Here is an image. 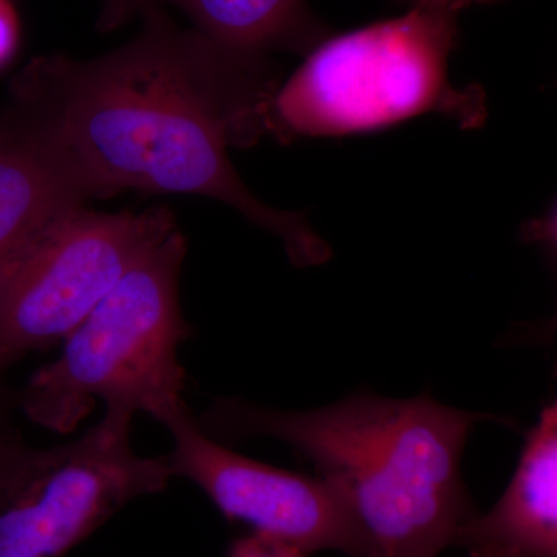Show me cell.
Instances as JSON below:
<instances>
[{
    "instance_id": "obj_8",
    "label": "cell",
    "mask_w": 557,
    "mask_h": 557,
    "mask_svg": "<svg viewBox=\"0 0 557 557\" xmlns=\"http://www.w3.org/2000/svg\"><path fill=\"white\" fill-rule=\"evenodd\" d=\"M471 557H557V406L525 435L519 467L496 505L458 533Z\"/></svg>"
},
{
    "instance_id": "obj_2",
    "label": "cell",
    "mask_w": 557,
    "mask_h": 557,
    "mask_svg": "<svg viewBox=\"0 0 557 557\" xmlns=\"http://www.w3.org/2000/svg\"><path fill=\"white\" fill-rule=\"evenodd\" d=\"M487 420L429 395L355 394L299 412L219 398L197 423L212 438L271 437L298 450L347 502L370 557H437L478 512L461 457Z\"/></svg>"
},
{
    "instance_id": "obj_7",
    "label": "cell",
    "mask_w": 557,
    "mask_h": 557,
    "mask_svg": "<svg viewBox=\"0 0 557 557\" xmlns=\"http://www.w3.org/2000/svg\"><path fill=\"white\" fill-rule=\"evenodd\" d=\"M174 438V478L200 487L231 522L302 549L370 557L368 541L338 490L319 478L260 463L233 453L205 434L183 410L166 424Z\"/></svg>"
},
{
    "instance_id": "obj_6",
    "label": "cell",
    "mask_w": 557,
    "mask_h": 557,
    "mask_svg": "<svg viewBox=\"0 0 557 557\" xmlns=\"http://www.w3.org/2000/svg\"><path fill=\"white\" fill-rule=\"evenodd\" d=\"M177 230L164 207L70 208L0 262V373L67 338L121 277Z\"/></svg>"
},
{
    "instance_id": "obj_4",
    "label": "cell",
    "mask_w": 557,
    "mask_h": 557,
    "mask_svg": "<svg viewBox=\"0 0 557 557\" xmlns=\"http://www.w3.org/2000/svg\"><path fill=\"white\" fill-rule=\"evenodd\" d=\"M185 256V237L172 231L70 333L57 361L33 373L20 394L33 423L69 434L97 399L163 426L188 409L178 361L180 344L193 335L178 299Z\"/></svg>"
},
{
    "instance_id": "obj_5",
    "label": "cell",
    "mask_w": 557,
    "mask_h": 557,
    "mask_svg": "<svg viewBox=\"0 0 557 557\" xmlns=\"http://www.w3.org/2000/svg\"><path fill=\"white\" fill-rule=\"evenodd\" d=\"M132 420L108 409L54 448L0 437V557L65 556L135 498L166 490L170 460L135 453Z\"/></svg>"
},
{
    "instance_id": "obj_12",
    "label": "cell",
    "mask_w": 557,
    "mask_h": 557,
    "mask_svg": "<svg viewBox=\"0 0 557 557\" xmlns=\"http://www.w3.org/2000/svg\"><path fill=\"white\" fill-rule=\"evenodd\" d=\"M152 7H161V0H102L98 27L101 32L116 30Z\"/></svg>"
},
{
    "instance_id": "obj_15",
    "label": "cell",
    "mask_w": 557,
    "mask_h": 557,
    "mask_svg": "<svg viewBox=\"0 0 557 557\" xmlns=\"http://www.w3.org/2000/svg\"><path fill=\"white\" fill-rule=\"evenodd\" d=\"M2 138H3V132H2V127H0V141H2Z\"/></svg>"
},
{
    "instance_id": "obj_11",
    "label": "cell",
    "mask_w": 557,
    "mask_h": 557,
    "mask_svg": "<svg viewBox=\"0 0 557 557\" xmlns=\"http://www.w3.org/2000/svg\"><path fill=\"white\" fill-rule=\"evenodd\" d=\"M302 549L277 541V539L263 536L259 533H249L247 536L236 539L231 544L226 557H309Z\"/></svg>"
},
{
    "instance_id": "obj_13",
    "label": "cell",
    "mask_w": 557,
    "mask_h": 557,
    "mask_svg": "<svg viewBox=\"0 0 557 557\" xmlns=\"http://www.w3.org/2000/svg\"><path fill=\"white\" fill-rule=\"evenodd\" d=\"M21 42V24L10 0H0V69L5 67Z\"/></svg>"
},
{
    "instance_id": "obj_1",
    "label": "cell",
    "mask_w": 557,
    "mask_h": 557,
    "mask_svg": "<svg viewBox=\"0 0 557 557\" xmlns=\"http://www.w3.org/2000/svg\"><path fill=\"white\" fill-rule=\"evenodd\" d=\"M141 17L138 35L104 57L32 61L3 126L47 150L89 200L126 189L209 197L278 237L295 265L327 262L306 215L260 201L230 160V146L267 134L278 86L270 61L219 49L161 7Z\"/></svg>"
},
{
    "instance_id": "obj_14",
    "label": "cell",
    "mask_w": 557,
    "mask_h": 557,
    "mask_svg": "<svg viewBox=\"0 0 557 557\" xmlns=\"http://www.w3.org/2000/svg\"><path fill=\"white\" fill-rule=\"evenodd\" d=\"M403 2L410 3L412 9L437 11V13L457 16L460 11L467 10L469 7L502 2V0H403Z\"/></svg>"
},
{
    "instance_id": "obj_10",
    "label": "cell",
    "mask_w": 557,
    "mask_h": 557,
    "mask_svg": "<svg viewBox=\"0 0 557 557\" xmlns=\"http://www.w3.org/2000/svg\"><path fill=\"white\" fill-rule=\"evenodd\" d=\"M0 262L86 194L47 150L0 124Z\"/></svg>"
},
{
    "instance_id": "obj_3",
    "label": "cell",
    "mask_w": 557,
    "mask_h": 557,
    "mask_svg": "<svg viewBox=\"0 0 557 557\" xmlns=\"http://www.w3.org/2000/svg\"><path fill=\"white\" fill-rule=\"evenodd\" d=\"M457 39V16L423 9L330 35L278 84L267 109V134L284 143L346 137L424 113L475 129L486 121V97L479 86L450 83Z\"/></svg>"
},
{
    "instance_id": "obj_9",
    "label": "cell",
    "mask_w": 557,
    "mask_h": 557,
    "mask_svg": "<svg viewBox=\"0 0 557 557\" xmlns=\"http://www.w3.org/2000/svg\"><path fill=\"white\" fill-rule=\"evenodd\" d=\"M177 7L219 49L255 61L307 54L332 35L307 0H161Z\"/></svg>"
}]
</instances>
